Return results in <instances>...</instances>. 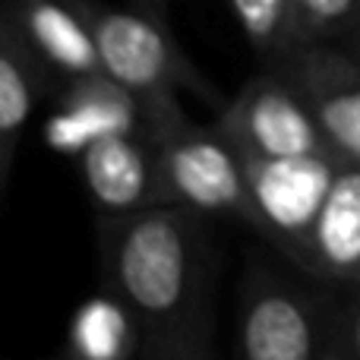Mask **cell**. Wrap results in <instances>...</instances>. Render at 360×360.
<instances>
[{
  "mask_svg": "<svg viewBox=\"0 0 360 360\" xmlns=\"http://www.w3.org/2000/svg\"><path fill=\"white\" fill-rule=\"evenodd\" d=\"M209 221L180 205L95 218L101 285L130 310L139 360H218V253Z\"/></svg>",
  "mask_w": 360,
  "mask_h": 360,
  "instance_id": "1",
  "label": "cell"
},
{
  "mask_svg": "<svg viewBox=\"0 0 360 360\" xmlns=\"http://www.w3.org/2000/svg\"><path fill=\"white\" fill-rule=\"evenodd\" d=\"M139 130L155 155L158 202L205 218H234L250 228V177L237 146L215 124H193L180 95L139 101Z\"/></svg>",
  "mask_w": 360,
  "mask_h": 360,
  "instance_id": "2",
  "label": "cell"
},
{
  "mask_svg": "<svg viewBox=\"0 0 360 360\" xmlns=\"http://www.w3.org/2000/svg\"><path fill=\"white\" fill-rule=\"evenodd\" d=\"M335 288L253 256L237 291L231 360H329Z\"/></svg>",
  "mask_w": 360,
  "mask_h": 360,
  "instance_id": "3",
  "label": "cell"
},
{
  "mask_svg": "<svg viewBox=\"0 0 360 360\" xmlns=\"http://www.w3.org/2000/svg\"><path fill=\"white\" fill-rule=\"evenodd\" d=\"M86 4L98 41L101 70L130 95L149 101L162 95L193 92L215 111L224 105L218 89L180 48L165 19V6L136 4V0L120 6L101 0H86Z\"/></svg>",
  "mask_w": 360,
  "mask_h": 360,
  "instance_id": "4",
  "label": "cell"
},
{
  "mask_svg": "<svg viewBox=\"0 0 360 360\" xmlns=\"http://www.w3.org/2000/svg\"><path fill=\"white\" fill-rule=\"evenodd\" d=\"M212 124L243 158H310L332 152L307 98L275 67L250 76L215 111Z\"/></svg>",
  "mask_w": 360,
  "mask_h": 360,
  "instance_id": "5",
  "label": "cell"
},
{
  "mask_svg": "<svg viewBox=\"0 0 360 360\" xmlns=\"http://www.w3.org/2000/svg\"><path fill=\"white\" fill-rule=\"evenodd\" d=\"M250 177V231L262 237L288 266H297L338 155L310 158H243Z\"/></svg>",
  "mask_w": 360,
  "mask_h": 360,
  "instance_id": "6",
  "label": "cell"
},
{
  "mask_svg": "<svg viewBox=\"0 0 360 360\" xmlns=\"http://www.w3.org/2000/svg\"><path fill=\"white\" fill-rule=\"evenodd\" d=\"M0 13L41 70L48 98L105 73L86 0H0Z\"/></svg>",
  "mask_w": 360,
  "mask_h": 360,
  "instance_id": "7",
  "label": "cell"
},
{
  "mask_svg": "<svg viewBox=\"0 0 360 360\" xmlns=\"http://www.w3.org/2000/svg\"><path fill=\"white\" fill-rule=\"evenodd\" d=\"M307 98L329 149L360 165V67L345 44H304L275 63Z\"/></svg>",
  "mask_w": 360,
  "mask_h": 360,
  "instance_id": "8",
  "label": "cell"
},
{
  "mask_svg": "<svg viewBox=\"0 0 360 360\" xmlns=\"http://www.w3.org/2000/svg\"><path fill=\"white\" fill-rule=\"evenodd\" d=\"M294 269L329 288L360 285V165L338 158Z\"/></svg>",
  "mask_w": 360,
  "mask_h": 360,
  "instance_id": "9",
  "label": "cell"
},
{
  "mask_svg": "<svg viewBox=\"0 0 360 360\" xmlns=\"http://www.w3.org/2000/svg\"><path fill=\"white\" fill-rule=\"evenodd\" d=\"M54 111L44 120V143L60 155L79 158L95 143L139 130V98L111 76H89L51 95Z\"/></svg>",
  "mask_w": 360,
  "mask_h": 360,
  "instance_id": "10",
  "label": "cell"
},
{
  "mask_svg": "<svg viewBox=\"0 0 360 360\" xmlns=\"http://www.w3.org/2000/svg\"><path fill=\"white\" fill-rule=\"evenodd\" d=\"M86 193L95 218H124L158 202L155 155L143 130L117 133L79 155Z\"/></svg>",
  "mask_w": 360,
  "mask_h": 360,
  "instance_id": "11",
  "label": "cell"
},
{
  "mask_svg": "<svg viewBox=\"0 0 360 360\" xmlns=\"http://www.w3.org/2000/svg\"><path fill=\"white\" fill-rule=\"evenodd\" d=\"M48 95L41 70L0 13V199L10 184L22 133L38 98Z\"/></svg>",
  "mask_w": 360,
  "mask_h": 360,
  "instance_id": "12",
  "label": "cell"
},
{
  "mask_svg": "<svg viewBox=\"0 0 360 360\" xmlns=\"http://www.w3.org/2000/svg\"><path fill=\"white\" fill-rule=\"evenodd\" d=\"M54 360H139V335L124 300L105 285L82 300Z\"/></svg>",
  "mask_w": 360,
  "mask_h": 360,
  "instance_id": "13",
  "label": "cell"
},
{
  "mask_svg": "<svg viewBox=\"0 0 360 360\" xmlns=\"http://www.w3.org/2000/svg\"><path fill=\"white\" fill-rule=\"evenodd\" d=\"M224 4L266 67H275L307 44L294 0H224Z\"/></svg>",
  "mask_w": 360,
  "mask_h": 360,
  "instance_id": "14",
  "label": "cell"
},
{
  "mask_svg": "<svg viewBox=\"0 0 360 360\" xmlns=\"http://www.w3.org/2000/svg\"><path fill=\"white\" fill-rule=\"evenodd\" d=\"M307 44L348 41L360 29V0H294Z\"/></svg>",
  "mask_w": 360,
  "mask_h": 360,
  "instance_id": "15",
  "label": "cell"
},
{
  "mask_svg": "<svg viewBox=\"0 0 360 360\" xmlns=\"http://www.w3.org/2000/svg\"><path fill=\"white\" fill-rule=\"evenodd\" d=\"M329 360H360V285L335 288Z\"/></svg>",
  "mask_w": 360,
  "mask_h": 360,
  "instance_id": "16",
  "label": "cell"
},
{
  "mask_svg": "<svg viewBox=\"0 0 360 360\" xmlns=\"http://www.w3.org/2000/svg\"><path fill=\"white\" fill-rule=\"evenodd\" d=\"M345 48H348L351 54H354V60H357V67H360V29H357L354 35L348 38V41H345Z\"/></svg>",
  "mask_w": 360,
  "mask_h": 360,
  "instance_id": "17",
  "label": "cell"
},
{
  "mask_svg": "<svg viewBox=\"0 0 360 360\" xmlns=\"http://www.w3.org/2000/svg\"><path fill=\"white\" fill-rule=\"evenodd\" d=\"M136 4H152V6H168L171 0H136Z\"/></svg>",
  "mask_w": 360,
  "mask_h": 360,
  "instance_id": "18",
  "label": "cell"
},
{
  "mask_svg": "<svg viewBox=\"0 0 360 360\" xmlns=\"http://www.w3.org/2000/svg\"><path fill=\"white\" fill-rule=\"evenodd\" d=\"M0 360H6V357H0Z\"/></svg>",
  "mask_w": 360,
  "mask_h": 360,
  "instance_id": "19",
  "label": "cell"
}]
</instances>
